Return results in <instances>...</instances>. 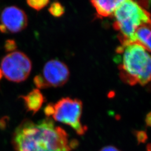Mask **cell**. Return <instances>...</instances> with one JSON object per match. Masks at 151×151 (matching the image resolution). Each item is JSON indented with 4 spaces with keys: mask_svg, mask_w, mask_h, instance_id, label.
I'll return each mask as SVG.
<instances>
[{
    "mask_svg": "<svg viewBox=\"0 0 151 151\" xmlns=\"http://www.w3.org/2000/svg\"><path fill=\"white\" fill-rule=\"evenodd\" d=\"M100 151H120L118 148L112 146H106L103 147Z\"/></svg>",
    "mask_w": 151,
    "mask_h": 151,
    "instance_id": "9a60e30c",
    "label": "cell"
},
{
    "mask_svg": "<svg viewBox=\"0 0 151 151\" xmlns=\"http://www.w3.org/2000/svg\"><path fill=\"white\" fill-rule=\"evenodd\" d=\"M145 122L148 127H151V112L147 114L145 118Z\"/></svg>",
    "mask_w": 151,
    "mask_h": 151,
    "instance_id": "2e32d148",
    "label": "cell"
},
{
    "mask_svg": "<svg viewBox=\"0 0 151 151\" xmlns=\"http://www.w3.org/2000/svg\"><path fill=\"white\" fill-rule=\"evenodd\" d=\"M70 70L67 65L60 60H52L47 62L41 73L34 78V83L37 88L63 86L68 81Z\"/></svg>",
    "mask_w": 151,
    "mask_h": 151,
    "instance_id": "8992f818",
    "label": "cell"
},
{
    "mask_svg": "<svg viewBox=\"0 0 151 151\" xmlns=\"http://www.w3.org/2000/svg\"><path fill=\"white\" fill-rule=\"evenodd\" d=\"M27 16L22 9L15 6L5 7L0 16V32L16 33L25 29L27 25Z\"/></svg>",
    "mask_w": 151,
    "mask_h": 151,
    "instance_id": "52a82bcc",
    "label": "cell"
},
{
    "mask_svg": "<svg viewBox=\"0 0 151 151\" xmlns=\"http://www.w3.org/2000/svg\"><path fill=\"white\" fill-rule=\"evenodd\" d=\"M135 135L138 143H145L148 139L147 133L144 130H136Z\"/></svg>",
    "mask_w": 151,
    "mask_h": 151,
    "instance_id": "7c38bea8",
    "label": "cell"
},
{
    "mask_svg": "<svg viewBox=\"0 0 151 151\" xmlns=\"http://www.w3.org/2000/svg\"><path fill=\"white\" fill-rule=\"evenodd\" d=\"M49 3V1L48 0H29L27 1L28 5L37 11L43 9Z\"/></svg>",
    "mask_w": 151,
    "mask_h": 151,
    "instance_id": "8fae6325",
    "label": "cell"
},
{
    "mask_svg": "<svg viewBox=\"0 0 151 151\" xmlns=\"http://www.w3.org/2000/svg\"><path fill=\"white\" fill-rule=\"evenodd\" d=\"M142 47H143L146 50L151 52V35L150 36V37L147 39L146 42L143 44Z\"/></svg>",
    "mask_w": 151,
    "mask_h": 151,
    "instance_id": "5bb4252c",
    "label": "cell"
},
{
    "mask_svg": "<svg viewBox=\"0 0 151 151\" xmlns=\"http://www.w3.org/2000/svg\"><path fill=\"white\" fill-rule=\"evenodd\" d=\"M20 98L24 100L27 111L34 114L38 112L44 102L43 95L38 88L33 90L26 96H21Z\"/></svg>",
    "mask_w": 151,
    "mask_h": 151,
    "instance_id": "ba28073f",
    "label": "cell"
},
{
    "mask_svg": "<svg viewBox=\"0 0 151 151\" xmlns=\"http://www.w3.org/2000/svg\"><path fill=\"white\" fill-rule=\"evenodd\" d=\"M5 48L6 52H13L17 48V45L14 40L8 39L6 41L5 44Z\"/></svg>",
    "mask_w": 151,
    "mask_h": 151,
    "instance_id": "4fadbf2b",
    "label": "cell"
},
{
    "mask_svg": "<svg viewBox=\"0 0 151 151\" xmlns=\"http://www.w3.org/2000/svg\"><path fill=\"white\" fill-rule=\"evenodd\" d=\"M115 21L113 28L118 32V38L122 46L135 43L136 30L142 24L151 21L149 12L141 7L138 2L122 1L114 14Z\"/></svg>",
    "mask_w": 151,
    "mask_h": 151,
    "instance_id": "3957f363",
    "label": "cell"
},
{
    "mask_svg": "<svg viewBox=\"0 0 151 151\" xmlns=\"http://www.w3.org/2000/svg\"><path fill=\"white\" fill-rule=\"evenodd\" d=\"M122 1H91L92 5L95 8L97 16L101 17H108L113 16L114 12Z\"/></svg>",
    "mask_w": 151,
    "mask_h": 151,
    "instance_id": "9c48e42d",
    "label": "cell"
},
{
    "mask_svg": "<svg viewBox=\"0 0 151 151\" xmlns=\"http://www.w3.org/2000/svg\"><path fill=\"white\" fill-rule=\"evenodd\" d=\"M65 7L60 2H54L49 8V12L51 15L56 17H60L65 13Z\"/></svg>",
    "mask_w": 151,
    "mask_h": 151,
    "instance_id": "30bf717a",
    "label": "cell"
},
{
    "mask_svg": "<svg viewBox=\"0 0 151 151\" xmlns=\"http://www.w3.org/2000/svg\"><path fill=\"white\" fill-rule=\"evenodd\" d=\"M6 119H7L6 117H4L0 119V129H3L5 128L6 122H7Z\"/></svg>",
    "mask_w": 151,
    "mask_h": 151,
    "instance_id": "e0dca14e",
    "label": "cell"
},
{
    "mask_svg": "<svg viewBox=\"0 0 151 151\" xmlns=\"http://www.w3.org/2000/svg\"><path fill=\"white\" fill-rule=\"evenodd\" d=\"M12 143L15 151H71L77 145L49 118L37 123L23 120L14 131Z\"/></svg>",
    "mask_w": 151,
    "mask_h": 151,
    "instance_id": "6da1fadb",
    "label": "cell"
},
{
    "mask_svg": "<svg viewBox=\"0 0 151 151\" xmlns=\"http://www.w3.org/2000/svg\"><path fill=\"white\" fill-rule=\"evenodd\" d=\"M2 76H3V73H2V71L1 70V68H0V81L2 78Z\"/></svg>",
    "mask_w": 151,
    "mask_h": 151,
    "instance_id": "d6986e66",
    "label": "cell"
},
{
    "mask_svg": "<svg viewBox=\"0 0 151 151\" xmlns=\"http://www.w3.org/2000/svg\"><path fill=\"white\" fill-rule=\"evenodd\" d=\"M147 151H151V143L147 146Z\"/></svg>",
    "mask_w": 151,
    "mask_h": 151,
    "instance_id": "ac0fdd59",
    "label": "cell"
},
{
    "mask_svg": "<svg viewBox=\"0 0 151 151\" xmlns=\"http://www.w3.org/2000/svg\"><path fill=\"white\" fill-rule=\"evenodd\" d=\"M1 65L3 75L8 80L18 83L27 79L32 68L29 58L20 51L7 54L1 60Z\"/></svg>",
    "mask_w": 151,
    "mask_h": 151,
    "instance_id": "5b68a950",
    "label": "cell"
},
{
    "mask_svg": "<svg viewBox=\"0 0 151 151\" xmlns=\"http://www.w3.org/2000/svg\"><path fill=\"white\" fill-rule=\"evenodd\" d=\"M116 52L122 54L118 69L122 81L131 86L151 83V55L143 47L131 44L118 47Z\"/></svg>",
    "mask_w": 151,
    "mask_h": 151,
    "instance_id": "7a4b0ae2",
    "label": "cell"
},
{
    "mask_svg": "<svg viewBox=\"0 0 151 151\" xmlns=\"http://www.w3.org/2000/svg\"><path fill=\"white\" fill-rule=\"evenodd\" d=\"M45 115L69 125L78 135H83L87 128L81 123L82 103L77 99L64 97L55 104H49L44 110Z\"/></svg>",
    "mask_w": 151,
    "mask_h": 151,
    "instance_id": "277c9868",
    "label": "cell"
}]
</instances>
